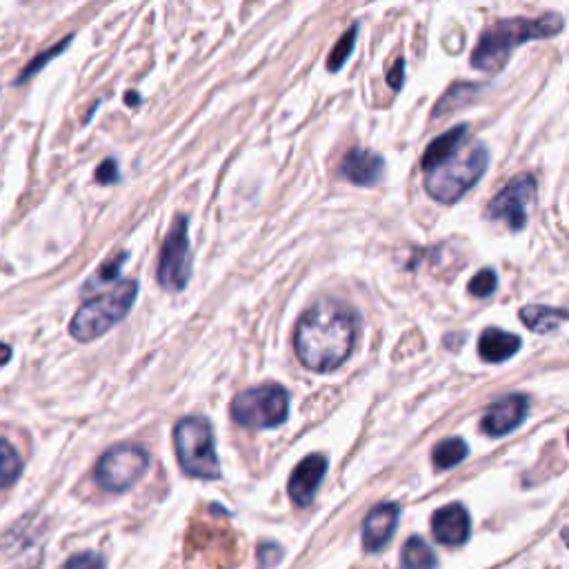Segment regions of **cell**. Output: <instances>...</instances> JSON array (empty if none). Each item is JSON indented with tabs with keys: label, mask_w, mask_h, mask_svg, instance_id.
<instances>
[{
	"label": "cell",
	"mask_w": 569,
	"mask_h": 569,
	"mask_svg": "<svg viewBox=\"0 0 569 569\" xmlns=\"http://www.w3.org/2000/svg\"><path fill=\"white\" fill-rule=\"evenodd\" d=\"M356 345V312L338 301H318L301 316L294 332L298 361L312 372H334Z\"/></svg>",
	"instance_id": "obj_1"
},
{
	"label": "cell",
	"mask_w": 569,
	"mask_h": 569,
	"mask_svg": "<svg viewBox=\"0 0 569 569\" xmlns=\"http://www.w3.org/2000/svg\"><path fill=\"white\" fill-rule=\"evenodd\" d=\"M127 103L136 105V103H138V96H136V94H129V96H127Z\"/></svg>",
	"instance_id": "obj_29"
},
{
	"label": "cell",
	"mask_w": 569,
	"mask_h": 569,
	"mask_svg": "<svg viewBox=\"0 0 569 569\" xmlns=\"http://www.w3.org/2000/svg\"><path fill=\"white\" fill-rule=\"evenodd\" d=\"M469 529H472V521H469L467 509L461 503H452L447 507H441L432 516V532L438 543L456 547L467 543Z\"/></svg>",
	"instance_id": "obj_13"
},
{
	"label": "cell",
	"mask_w": 569,
	"mask_h": 569,
	"mask_svg": "<svg viewBox=\"0 0 569 569\" xmlns=\"http://www.w3.org/2000/svg\"><path fill=\"white\" fill-rule=\"evenodd\" d=\"M356 34H358V25H352L343 34V38H338V43L334 45L332 54H329V58H327L329 72H338V69H341L349 61V56H352L354 45H356Z\"/></svg>",
	"instance_id": "obj_22"
},
{
	"label": "cell",
	"mask_w": 569,
	"mask_h": 569,
	"mask_svg": "<svg viewBox=\"0 0 569 569\" xmlns=\"http://www.w3.org/2000/svg\"><path fill=\"white\" fill-rule=\"evenodd\" d=\"M498 287V278L494 269H481L472 281H469V294L476 296V298H487L496 292Z\"/></svg>",
	"instance_id": "obj_23"
},
{
	"label": "cell",
	"mask_w": 569,
	"mask_h": 569,
	"mask_svg": "<svg viewBox=\"0 0 569 569\" xmlns=\"http://www.w3.org/2000/svg\"><path fill=\"white\" fill-rule=\"evenodd\" d=\"M563 27L565 23L558 14H547L543 18H505L489 25L478 38L472 52V65L487 74L501 72L512 58L514 47L556 36L563 32Z\"/></svg>",
	"instance_id": "obj_2"
},
{
	"label": "cell",
	"mask_w": 569,
	"mask_h": 569,
	"mask_svg": "<svg viewBox=\"0 0 569 569\" xmlns=\"http://www.w3.org/2000/svg\"><path fill=\"white\" fill-rule=\"evenodd\" d=\"M325 472H327V458L323 454H309L307 458H303V461L296 465L292 476H289V485H287L289 498H292L298 507L312 503L318 487L323 483Z\"/></svg>",
	"instance_id": "obj_11"
},
{
	"label": "cell",
	"mask_w": 569,
	"mask_h": 569,
	"mask_svg": "<svg viewBox=\"0 0 569 569\" xmlns=\"http://www.w3.org/2000/svg\"><path fill=\"white\" fill-rule=\"evenodd\" d=\"M398 516H401V509L394 503L378 505L367 514L363 523V547L367 552H378L389 543V538L396 532Z\"/></svg>",
	"instance_id": "obj_14"
},
{
	"label": "cell",
	"mask_w": 569,
	"mask_h": 569,
	"mask_svg": "<svg viewBox=\"0 0 569 569\" xmlns=\"http://www.w3.org/2000/svg\"><path fill=\"white\" fill-rule=\"evenodd\" d=\"M118 178H121V172H118L114 158H107V161H103V165L96 169V181L101 185H114L118 183Z\"/></svg>",
	"instance_id": "obj_26"
},
{
	"label": "cell",
	"mask_w": 569,
	"mask_h": 569,
	"mask_svg": "<svg viewBox=\"0 0 569 569\" xmlns=\"http://www.w3.org/2000/svg\"><path fill=\"white\" fill-rule=\"evenodd\" d=\"M9 358H12V349H9V345L0 343V365L9 363Z\"/></svg>",
	"instance_id": "obj_28"
},
{
	"label": "cell",
	"mask_w": 569,
	"mask_h": 569,
	"mask_svg": "<svg viewBox=\"0 0 569 569\" xmlns=\"http://www.w3.org/2000/svg\"><path fill=\"white\" fill-rule=\"evenodd\" d=\"M403 81H405V61H403V58H398V61L394 63V67L389 69L387 85L398 92V89L403 87Z\"/></svg>",
	"instance_id": "obj_27"
},
{
	"label": "cell",
	"mask_w": 569,
	"mask_h": 569,
	"mask_svg": "<svg viewBox=\"0 0 569 569\" xmlns=\"http://www.w3.org/2000/svg\"><path fill=\"white\" fill-rule=\"evenodd\" d=\"M23 472V458L16 452V447L0 438V489L9 487L18 481Z\"/></svg>",
	"instance_id": "obj_20"
},
{
	"label": "cell",
	"mask_w": 569,
	"mask_h": 569,
	"mask_svg": "<svg viewBox=\"0 0 569 569\" xmlns=\"http://www.w3.org/2000/svg\"><path fill=\"white\" fill-rule=\"evenodd\" d=\"M529 414V398L525 394H507L498 398L496 403L487 407V412L481 421V432L498 438L514 432L516 427L525 423Z\"/></svg>",
	"instance_id": "obj_10"
},
{
	"label": "cell",
	"mask_w": 569,
	"mask_h": 569,
	"mask_svg": "<svg viewBox=\"0 0 569 569\" xmlns=\"http://www.w3.org/2000/svg\"><path fill=\"white\" fill-rule=\"evenodd\" d=\"M125 261H127V252H121V254H116L114 258H109V261L103 263L101 269H98L96 276L89 278V281L85 283V292H96V289L114 283L118 274H121V267Z\"/></svg>",
	"instance_id": "obj_21"
},
{
	"label": "cell",
	"mask_w": 569,
	"mask_h": 569,
	"mask_svg": "<svg viewBox=\"0 0 569 569\" xmlns=\"http://www.w3.org/2000/svg\"><path fill=\"white\" fill-rule=\"evenodd\" d=\"M536 201V178L523 174L509 181L485 209L487 221H501L512 232H521L527 225V209Z\"/></svg>",
	"instance_id": "obj_9"
},
{
	"label": "cell",
	"mask_w": 569,
	"mask_h": 569,
	"mask_svg": "<svg viewBox=\"0 0 569 569\" xmlns=\"http://www.w3.org/2000/svg\"><path fill=\"white\" fill-rule=\"evenodd\" d=\"M189 221L178 214L163 241L158 256L156 281L165 292H183L192 278V247H189Z\"/></svg>",
	"instance_id": "obj_7"
},
{
	"label": "cell",
	"mask_w": 569,
	"mask_h": 569,
	"mask_svg": "<svg viewBox=\"0 0 569 569\" xmlns=\"http://www.w3.org/2000/svg\"><path fill=\"white\" fill-rule=\"evenodd\" d=\"M149 469V454L138 445H116L96 465V483L107 492H125L134 487Z\"/></svg>",
	"instance_id": "obj_8"
},
{
	"label": "cell",
	"mask_w": 569,
	"mask_h": 569,
	"mask_svg": "<svg viewBox=\"0 0 569 569\" xmlns=\"http://www.w3.org/2000/svg\"><path fill=\"white\" fill-rule=\"evenodd\" d=\"M234 423L249 429H272L289 416V394L283 385L265 383L238 394L229 405Z\"/></svg>",
	"instance_id": "obj_6"
},
{
	"label": "cell",
	"mask_w": 569,
	"mask_h": 569,
	"mask_svg": "<svg viewBox=\"0 0 569 569\" xmlns=\"http://www.w3.org/2000/svg\"><path fill=\"white\" fill-rule=\"evenodd\" d=\"M401 561L405 569H434L436 567V554L421 536H412L403 545Z\"/></svg>",
	"instance_id": "obj_18"
},
{
	"label": "cell",
	"mask_w": 569,
	"mask_h": 569,
	"mask_svg": "<svg viewBox=\"0 0 569 569\" xmlns=\"http://www.w3.org/2000/svg\"><path fill=\"white\" fill-rule=\"evenodd\" d=\"M174 445L178 465L187 476L216 481L221 476L212 423L205 416H185L174 427Z\"/></svg>",
	"instance_id": "obj_5"
},
{
	"label": "cell",
	"mask_w": 569,
	"mask_h": 569,
	"mask_svg": "<svg viewBox=\"0 0 569 569\" xmlns=\"http://www.w3.org/2000/svg\"><path fill=\"white\" fill-rule=\"evenodd\" d=\"M136 296L138 283L123 281L121 285L109 289V292L83 303L74 314L72 323H69V334L81 343L96 341V338H101L109 329L123 321L129 314V309H132Z\"/></svg>",
	"instance_id": "obj_4"
},
{
	"label": "cell",
	"mask_w": 569,
	"mask_h": 569,
	"mask_svg": "<svg viewBox=\"0 0 569 569\" xmlns=\"http://www.w3.org/2000/svg\"><path fill=\"white\" fill-rule=\"evenodd\" d=\"M63 569H105V561L101 554L83 552V554H76L69 558Z\"/></svg>",
	"instance_id": "obj_25"
},
{
	"label": "cell",
	"mask_w": 569,
	"mask_h": 569,
	"mask_svg": "<svg viewBox=\"0 0 569 569\" xmlns=\"http://www.w3.org/2000/svg\"><path fill=\"white\" fill-rule=\"evenodd\" d=\"M69 43H72V36L65 38V41H63V43H58L56 47L47 49V52H43L41 56H38V58H36V61H34L32 65H27V67L23 69V74H21V78H18V81H16V83H23V81H27V78H32L34 74L41 72L43 65H47L49 61H54V58H56L58 54H61V52H63V49H65Z\"/></svg>",
	"instance_id": "obj_24"
},
{
	"label": "cell",
	"mask_w": 569,
	"mask_h": 569,
	"mask_svg": "<svg viewBox=\"0 0 569 569\" xmlns=\"http://www.w3.org/2000/svg\"><path fill=\"white\" fill-rule=\"evenodd\" d=\"M341 174L349 183L358 187H372L383 181L385 158L365 147H354L345 154L341 163Z\"/></svg>",
	"instance_id": "obj_12"
},
{
	"label": "cell",
	"mask_w": 569,
	"mask_h": 569,
	"mask_svg": "<svg viewBox=\"0 0 569 569\" xmlns=\"http://www.w3.org/2000/svg\"><path fill=\"white\" fill-rule=\"evenodd\" d=\"M465 138H467V125L452 127V129H447L445 134L436 136L434 141L429 143V147L425 149V154H423V169H425V172H427L429 167H434L438 161H443L447 154H452L454 149L465 141Z\"/></svg>",
	"instance_id": "obj_17"
},
{
	"label": "cell",
	"mask_w": 569,
	"mask_h": 569,
	"mask_svg": "<svg viewBox=\"0 0 569 569\" xmlns=\"http://www.w3.org/2000/svg\"><path fill=\"white\" fill-rule=\"evenodd\" d=\"M521 321L536 334H552L567 321V312L563 307L527 305L521 309Z\"/></svg>",
	"instance_id": "obj_16"
},
{
	"label": "cell",
	"mask_w": 569,
	"mask_h": 569,
	"mask_svg": "<svg viewBox=\"0 0 569 569\" xmlns=\"http://www.w3.org/2000/svg\"><path fill=\"white\" fill-rule=\"evenodd\" d=\"M489 163V152L483 143L465 141L452 154L425 172L427 194L438 203L452 205L472 189L485 174Z\"/></svg>",
	"instance_id": "obj_3"
},
{
	"label": "cell",
	"mask_w": 569,
	"mask_h": 569,
	"mask_svg": "<svg viewBox=\"0 0 569 569\" xmlns=\"http://www.w3.org/2000/svg\"><path fill=\"white\" fill-rule=\"evenodd\" d=\"M521 345V336L498 327H487L481 338H478V356L485 363H503L509 361L521 349Z\"/></svg>",
	"instance_id": "obj_15"
},
{
	"label": "cell",
	"mask_w": 569,
	"mask_h": 569,
	"mask_svg": "<svg viewBox=\"0 0 569 569\" xmlns=\"http://www.w3.org/2000/svg\"><path fill=\"white\" fill-rule=\"evenodd\" d=\"M469 454V447L463 438L452 436L438 443L432 452V461L436 469H452L458 463H463Z\"/></svg>",
	"instance_id": "obj_19"
}]
</instances>
